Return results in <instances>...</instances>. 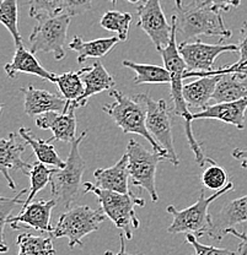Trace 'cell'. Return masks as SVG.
Wrapping results in <instances>:
<instances>
[{"label": "cell", "mask_w": 247, "mask_h": 255, "mask_svg": "<svg viewBox=\"0 0 247 255\" xmlns=\"http://www.w3.org/2000/svg\"><path fill=\"white\" fill-rule=\"evenodd\" d=\"M225 235H231L234 236V237H238L239 239H241L240 247H247V235H245V233L239 232L235 228H230V230H228L227 232H225Z\"/></svg>", "instance_id": "obj_40"}, {"label": "cell", "mask_w": 247, "mask_h": 255, "mask_svg": "<svg viewBox=\"0 0 247 255\" xmlns=\"http://www.w3.org/2000/svg\"><path fill=\"white\" fill-rule=\"evenodd\" d=\"M17 255H55L53 237L21 233L16 239Z\"/></svg>", "instance_id": "obj_28"}, {"label": "cell", "mask_w": 247, "mask_h": 255, "mask_svg": "<svg viewBox=\"0 0 247 255\" xmlns=\"http://www.w3.org/2000/svg\"><path fill=\"white\" fill-rule=\"evenodd\" d=\"M234 188H235L234 183L229 182L227 187L211 196H206L204 190L202 189L197 203L185 210H177L174 205L167 206L166 211L174 217L172 223L167 228V232L171 235H177V233L193 235L196 238L204 237V236L209 237L213 228V216L209 214V206L220 196L234 190Z\"/></svg>", "instance_id": "obj_4"}, {"label": "cell", "mask_w": 247, "mask_h": 255, "mask_svg": "<svg viewBox=\"0 0 247 255\" xmlns=\"http://www.w3.org/2000/svg\"><path fill=\"white\" fill-rule=\"evenodd\" d=\"M222 76H204L183 86V98L191 113H199L208 107L211 100H213L215 87Z\"/></svg>", "instance_id": "obj_21"}, {"label": "cell", "mask_w": 247, "mask_h": 255, "mask_svg": "<svg viewBox=\"0 0 247 255\" xmlns=\"http://www.w3.org/2000/svg\"><path fill=\"white\" fill-rule=\"evenodd\" d=\"M18 134L27 145H30V147H32L37 161L46 164V166L54 167V168H64L65 162L59 157L54 146L52 145L49 140L38 139V137L34 136L30 129H26V128H20Z\"/></svg>", "instance_id": "obj_25"}, {"label": "cell", "mask_w": 247, "mask_h": 255, "mask_svg": "<svg viewBox=\"0 0 247 255\" xmlns=\"http://www.w3.org/2000/svg\"><path fill=\"white\" fill-rule=\"evenodd\" d=\"M92 9V0H64V14L81 15Z\"/></svg>", "instance_id": "obj_36"}, {"label": "cell", "mask_w": 247, "mask_h": 255, "mask_svg": "<svg viewBox=\"0 0 247 255\" xmlns=\"http://www.w3.org/2000/svg\"><path fill=\"white\" fill-rule=\"evenodd\" d=\"M241 38L239 42V53H240V59L239 65H247V22H245L241 27Z\"/></svg>", "instance_id": "obj_38"}, {"label": "cell", "mask_w": 247, "mask_h": 255, "mask_svg": "<svg viewBox=\"0 0 247 255\" xmlns=\"http://www.w3.org/2000/svg\"><path fill=\"white\" fill-rule=\"evenodd\" d=\"M87 68H82L79 71H66L57 75L54 84H57L62 97L68 103H74L84 95L85 86L82 82V75L86 73Z\"/></svg>", "instance_id": "obj_27"}, {"label": "cell", "mask_w": 247, "mask_h": 255, "mask_svg": "<svg viewBox=\"0 0 247 255\" xmlns=\"http://www.w3.org/2000/svg\"><path fill=\"white\" fill-rule=\"evenodd\" d=\"M111 96L115 98V102L103 105L102 111L113 119L123 132L140 135L148 140L154 152L160 153L167 158L166 151L153 139L149 132L147 128V106L140 100L139 96L135 95L134 97H129L118 90H112Z\"/></svg>", "instance_id": "obj_3"}, {"label": "cell", "mask_w": 247, "mask_h": 255, "mask_svg": "<svg viewBox=\"0 0 247 255\" xmlns=\"http://www.w3.org/2000/svg\"><path fill=\"white\" fill-rule=\"evenodd\" d=\"M28 16L37 21L64 14V0H30Z\"/></svg>", "instance_id": "obj_32"}, {"label": "cell", "mask_w": 247, "mask_h": 255, "mask_svg": "<svg viewBox=\"0 0 247 255\" xmlns=\"http://www.w3.org/2000/svg\"><path fill=\"white\" fill-rule=\"evenodd\" d=\"M131 177L128 169V156L124 153L121 159L108 168H97L94 171L95 185L99 189L129 194L128 179Z\"/></svg>", "instance_id": "obj_19"}, {"label": "cell", "mask_w": 247, "mask_h": 255, "mask_svg": "<svg viewBox=\"0 0 247 255\" xmlns=\"http://www.w3.org/2000/svg\"><path fill=\"white\" fill-rule=\"evenodd\" d=\"M186 242H188L193 247L196 255H238L235 252H231L229 249L204 246V244L199 243L193 235H186Z\"/></svg>", "instance_id": "obj_35"}, {"label": "cell", "mask_w": 247, "mask_h": 255, "mask_svg": "<svg viewBox=\"0 0 247 255\" xmlns=\"http://www.w3.org/2000/svg\"><path fill=\"white\" fill-rule=\"evenodd\" d=\"M201 179L207 189L217 191L222 190L223 188L229 184V174H228V172L212 158L208 159V163L204 167Z\"/></svg>", "instance_id": "obj_33"}, {"label": "cell", "mask_w": 247, "mask_h": 255, "mask_svg": "<svg viewBox=\"0 0 247 255\" xmlns=\"http://www.w3.org/2000/svg\"><path fill=\"white\" fill-rule=\"evenodd\" d=\"M87 131H82L76 140L71 143L70 152L65 162L64 168H55L50 180V193L57 205L70 209L71 204L76 200L79 189L81 187V178L85 171V161L81 157L80 145Z\"/></svg>", "instance_id": "obj_6"}, {"label": "cell", "mask_w": 247, "mask_h": 255, "mask_svg": "<svg viewBox=\"0 0 247 255\" xmlns=\"http://www.w3.org/2000/svg\"><path fill=\"white\" fill-rule=\"evenodd\" d=\"M27 189L21 190L17 195H15L14 198H5V196H1L0 198V227H1V252L2 253H6L7 247L5 244L4 241V230H5V221L9 216H11L12 210L15 209V206L18 205H25V201L22 199V196L26 195V199H27L28 195Z\"/></svg>", "instance_id": "obj_34"}, {"label": "cell", "mask_w": 247, "mask_h": 255, "mask_svg": "<svg viewBox=\"0 0 247 255\" xmlns=\"http://www.w3.org/2000/svg\"><path fill=\"white\" fill-rule=\"evenodd\" d=\"M206 6L211 7L215 11H230L233 7H238L241 4V0H203Z\"/></svg>", "instance_id": "obj_37"}, {"label": "cell", "mask_w": 247, "mask_h": 255, "mask_svg": "<svg viewBox=\"0 0 247 255\" xmlns=\"http://www.w3.org/2000/svg\"><path fill=\"white\" fill-rule=\"evenodd\" d=\"M244 222H247V195L229 201L213 216V228L209 238L222 241L228 230Z\"/></svg>", "instance_id": "obj_17"}, {"label": "cell", "mask_w": 247, "mask_h": 255, "mask_svg": "<svg viewBox=\"0 0 247 255\" xmlns=\"http://www.w3.org/2000/svg\"><path fill=\"white\" fill-rule=\"evenodd\" d=\"M247 97V65L240 70L225 74L218 82L213 95L217 103H229Z\"/></svg>", "instance_id": "obj_23"}, {"label": "cell", "mask_w": 247, "mask_h": 255, "mask_svg": "<svg viewBox=\"0 0 247 255\" xmlns=\"http://www.w3.org/2000/svg\"><path fill=\"white\" fill-rule=\"evenodd\" d=\"M71 16L62 14L52 18H46L37 22L30 34V52L52 53L55 60L65 57L66 33L70 25Z\"/></svg>", "instance_id": "obj_9"}, {"label": "cell", "mask_w": 247, "mask_h": 255, "mask_svg": "<svg viewBox=\"0 0 247 255\" xmlns=\"http://www.w3.org/2000/svg\"><path fill=\"white\" fill-rule=\"evenodd\" d=\"M126 153L128 156V169L133 185L147 191L151 201L156 203L159 200L155 184L156 169L159 163L167 161V158L160 153L147 150L142 143L133 139L127 145Z\"/></svg>", "instance_id": "obj_8"}, {"label": "cell", "mask_w": 247, "mask_h": 255, "mask_svg": "<svg viewBox=\"0 0 247 255\" xmlns=\"http://www.w3.org/2000/svg\"><path fill=\"white\" fill-rule=\"evenodd\" d=\"M26 146L27 143L18 132H10L9 136L0 141V171L11 190L16 189V185L10 177L9 171H21L25 175H28L32 168V163H27L22 159Z\"/></svg>", "instance_id": "obj_13"}, {"label": "cell", "mask_w": 247, "mask_h": 255, "mask_svg": "<svg viewBox=\"0 0 247 255\" xmlns=\"http://www.w3.org/2000/svg\"><path fill=\"white\" fill-rule=\"evenodd\" d=\"M195 255H196V254H195Z\"/></svg>", "instance_id": "obj_46"}, {"label": "cell", "mask_w": 247, "mask_h": 255, "mask_svg": "<svg viewBox=\"0 0 247 255\" xmlns=\"http://www.w3.org/2000/svg\"><path fill=\"white\" fill-rule=\"evenodd\" d=\"M55 168H48L46 164L41 163V162L36 161L32 163V168H31L30 173H28V178H30V191H28L27 199L25 201V205H30L33 201L34 196L38 191L47 187V185L50 184V180H52V175L54 173ZM22 206V207H23Z\"/></svg>", "instance_id": "obj_31"}, {"label": "cell", "mask_w": 247, "mask_h": 255, "mask_svg": "<svg viewBox=\"0 0 247 255\" xmlns=\"http://www.w3.org/2000/svg\"><path fill=\"white\" fill-rule=\"evenodd\" d=\"M119 242H121V249H119V252H118L119 255H134V254L126 253V243H124V235H123V233H121V235H119Z\"/></svg>", "instance_id": "obj_41"}, {"label": "cell", "mask_w": 247, "mask_h": 255, "mask_svg": "<svg viewBox=\"0 0 247 255\" xmlns=\"http://www.w3.org/2000/svg\"><path fill=\"white\" fill-rule=\"evenodd\" d=\"M57 206V201L37 200L30 205L23 206L21 212L16 216H9L5 221V226L9 225L12 230H20V225H25L23 228H32L42 233H52L54 226L50 225L52 210Z\"/></svg>", "instance_id": "obj_14"}, {"label": "cell", "mask_w": 247, "mask_h": 255, "mask_svg": "<svg viewBox=\"0 0 247 255\" xmlns=\"http://www.w3.org/2000/svg\"><path fill=\"white\" fill-rule=\"evenodd\" d=\"M110 1H111V2H112V4H113V5H115V4H116V2H117V0H110ZM126 1L133 2V4H139V2H140V0H126Z\"/></svg>", "instance_id": "obj_43"}, {"label": "cell", "mask_w": 247, "mask_h": 255, "mask_svg": "<svg viewBox=\"0 0 247 255\" xmlns=\"http://www.w3.org/2000/svg\"><path fill=\"white\" fill-rule=\"evenodd\" d=\"M132 15L129 12H121L116 10H110L105 12L100 20V26L105 30L116 32L117 37L122 42L127 41L129 36V27H131Z\"/></svg>", "instance_id": "obj_29"}, {"label": "cell", "mask_w": 247, "mask_h": 255, "mask_svg": "<svg viewBox=\"0 0 247 255\" xmlns=\"http://www.w3.org/2000/svg\"><path fill=\"white\" fill-rule=\"evenodd\" d=\"M84 193L96 195L101 209L117 228L122 230L128 241L133 238V230L139 228L140 221L135 214V206H144L145 200L135 194H121L110 190L99 189L94 183L86 182L82 184Z\"/></svg>", "instance_id": "obj_5"}, {"label": "cell", "mask_w": 247, "mask_h": 255, "mask_svg": "<svg viewBox=\"0 0 247 255\" xmlns=\"http://www.w3.org/2000/svg\"><path fill=\"white\" fill-rule=\"evenodd\" d=\"M106 219L102 209L94 210L87 205L70 207L60 215L50 237L68 238L69 247L73 249L82 246V238L99 231Z\"/></svg>", "instance_id": "obj_7"}, {"label": "cell", "mask_w": 247, "mask_h": 255, "mask_svg": "<svg viewBox=\"0 0 247 255\" xmlns=\"http://www.w3.org/2000/svg\"><path fill=\"white\" fill-rule=\"evenodd\" d=\"M4 70L9 79H15L18 73L31 74L49 82H54L57 78L55 74L44 69L34 57L33 53H31L30 49H26L23 46L16 48L14 58L11 62L5 64Z\"/></svg>", "instance_id": "obj_22"}, {"label": "cell", "mask_w": 247, "mask_h": 255, "mask_svg": "<svg viewBox=\"0 0 247 255\" xmlns=\"http://www.w3.org/2000/svg\"><path fill=\"white\" fill-rule=\"evenodd\" d=\"M238 255H247V247H239Z\"/></svg>", "instance_id": "obj_42"}, {"label": "cell", "mask_w": 247, "mask_h": 255, "mask_svg": "<svg viewBox=\"0 0 247 255\" xmlns=\"http://www.w3.org/2000/svg\"><path fill=\"white\" fill-rule=\"evenodd\" d=\"M121 39L117 36L108 37V38H97L92 41H84L81 36H74L71 42H69L68 48L70 50L78 53V63H84L89 58H100L105 57L106 54L113 49Z\"/></svg>", "instance_id": "obj_24"}, {"label": "cell", "mask_w": 247, "mask_h": 255, "mask_svg": "<svg viewBox=\"0 0 247 255\" xmlns=\"http://www.w3.org/2000/svg\"><path fill=\"white\" fill-rule=\"evenodd\" d=\"M20 92L25 98V113L30 117H38L49 112L63 113L68 107V102L62 96L52 94L46 90L36 89L31 85L27 87H20Z\"/></svg>", "instance_id": "obj_16"}, {"label": "cell", "mask_w": 247, "mask_h": 255, "mask_svg": "<svg viewBox=\"0 0 247 255\" xmlns=\"http://www.w3.org/2000/svg\"><path fill=\"white\" fill-rule=\"evenodd\" d=\"M18 0H2L0 4V21L14 39L15 47H22V37L18 30Z\"/></svg>", "instance_id": "obj_30"}, {"label": "cell", "mask_w": 247, "mask_h": 255, "mask_svg": "<svg viewBox=\"0 0 247 255\" xmlns=\"http://www.w3.org/2000/svg\"><path fill=\"white\" fill-rule=\"evenodd\" d=\"M177 39L185 43L199 36L219 37L220 41L230 38L233 32L225 26L222 12L203 4V0H192L188 5L174 7ZM179 43V44H180Z\"/></svg>", "instance_id": "obj_2"}, {"label": "cell", "mask_w": 247, "mask_h": 255, "mask_svg": "<svg viewBox=\"0 0 247 255\" xmlns=\"http://www.w3.org/2000/svg\"><path fill=\"white\" fill-rule=\"evenodd\" d=\"M124 66L132 69L135 73L134 84H171V75L165 66L151 65V64H138L131 60H123Z\"/></svg>", "instance_id": "obj_26"}, {"label": "cell", "mask_w": 247, "mask_h": 255, "mask_svg": "<svg viewBox=\"0 0 247 255\" xmlns=\"http://www.w3.org/2000/svg\"><path fill=\"white\" fill-rule=\"evenodd\" d=\"M247 111V97L229 103H217L208 106L204 111L193 114V121L197 119H215L231 124L239 130L245 128V114Z\"/></svg>", "instance_id": "obj_20"}, {"label": "cell", "mask_w": 247, "mask_h": 255, "mask_svg": "<svg viewBox=\"0 0 247 255\" xmlns=\"http://www.w3.org/2000/svg\"><path fill=\"white\" fill-rule=\"evenodd\" d=\"M82 82L85 86L84 95L76 102L68 103V105L73 106L75 110L85 107L89 102V98H91L94 95L103 91H112L113 87L116 86L113 76L106 70L100 60H96L91 66L87 68L86 73L82 75Z\"/></svg>", "instance_id": "obj_18"}, {"label": "cell", "mask_w": 247, "mask_h": 255, "mask_svg": "<svg viewBox=\"0 0 247 255\" xmlns=\"http://www.w3.org/2000/svg\"><path fill=\"white\" fill-rule=\"evenodd\" d=\"M138 96L147 106V128L149 132L153 139L166 151L170 163L177 167L180 164V159L175 151L171 117L166 101H156L149 94H140Z\"/></svg>", "instance_id": "obj_10"}, {"label": "cell", "mask_w": 247, "mask_h": 255, "mask_svg": "<svg viewBox=\"0 0 247 255\" xmlns=\"http://www.w3.org/2000/svg\"><path fill=\"white\" fill-rule=\"evenodd\" d=\"M175 5H176V6H182V0H175Z\"/></svg>", "instance_id": "obj_44"}, {"label": "cell", "mask_w": 247, "mask_h": 255, "mask_svg": "<svg viewBox=\"0 0 247 255\" xmlns=\"http://www.w3.org/2000/svg\"><path fill=\"white\" fill-rule=\"evenodd\" d=\"M233 157L238 161H240L241 167L247 169V150H243V148H234L231 152Z\"/></svg>", "instance_id": "obj_39"}, {"label": "cell", "mask_w": 247, "mask_h": 255, "mask_svg": "<svg viewBox=\"0 0 247 255\" xmlns=\"http://www.w3.org/2000/svg\"><path fill=\"white\" fill-rule=\"evenodd\" d=\"M171 41L169 46L160 50L161 58H163L164 66L167 69V71L171 75V98L174 102V111L179 117H181L185 123V132L187 141L190 143L191 150L195 153L196 162L199 167L204 168L208 163L209 157H206L203 153V150L201 147V143L197 141V139L193 135L192 130V122L193 114L188 110V106L183 98V80H185V74L188 70L185 60L181 57L179 52V44H177V31H176V20L172 16L171 18Z\"/></svg>", "instance_id": "obj_1"}, {"label": "cell", "mask_w": 247, "mask_h": 255, "mask_svg": "<svg viewBox=\"0 0 247 255\" xmlns=\"http://www.w3.org/2000/svg\"><path fill=\"white\" fill-rule=\"evenodd\" d=\"M36 126L42 130H50L53 137L49 141H63L73 143L76 140L75 108L68 105L63 113L49 112L36 118Z\"/></svg>", "instance_id": "obj_15"}, {"label": "cell", "mask_w": 247, "mask_h": 255, "mask_svg": "<svg viewBox=\"0 0 247 255\" xmlns=\"http://www.w3.org/2000/svg\"><path fill=\"white\" fill-rule=\"evenodd\" d=\"M105 255H119V254H118V253L115 254V253H113V252H111V251H107V252H106V253H105Z\"/></svg>", "instance_id": "obj_45"}, {"label": "cell", "mask_w": 247, "mask_h": 255, "mask_svg": "<svg viewBox=\"0 0 247 255\" xmlns=\"http://www.w3.org/2000/svg\"><path fill=\"white\" fill-rule=\"evenodd\" d=\"M179 52L187 65L188 71L208 73L214 70V62L220 54L239 52L238 44H207L201 39L179 44Z\"/></svg>", "instance_id": "obj_12"}, {"label": "cell", "mask_w": 247, "mask_h": 255, "mask_svg": "<svg viewBox=\"0 0 247 255\" xmlns=\"http://www.w3.org/2000/svg\"><path fill=\"white\" fill-rule=\"evenodd\" d=\"M137 26L148 34L158 52L169 46L172 26L169 25L165 17L161 0H144L139 2L137 6Z\"/></svg>", "instance_id": "obj_11"}]
</instances>
